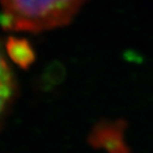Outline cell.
Listing matches in <instances>:
<instances>
[{
  "instance_id": "2",
  "label": "cell",
  "mask_w": 153,
  "mask_h": 153,
  "mask_svg": "<svg viewBox=\"0 0 153 153\" xmlns=\"http://www.w3.org/2000/svg\"><path fill=\"white\" fill-rule=\"evenodd\" d=\"M126 129L124 120H101L91 129L87 140L91 147L106 153H132L124 138Z\"/></svg>"
},
{
  "instance_id": "3",
  "label": "cell",
  "mask_w": 153,
  "mask_h": 153,
  "mask_svg": "<svg viewBox=\"0 0 153 153\" xmlns=\"http://www.w3.org/2000/svg\"><path fill=\"white\" fill-rule=\"evenodd\" d=\"M7 55L16 65L27 69L35 61V51L26 38L11 36L5 44Z\"/></svg>"
},
{
  "instance_id": "1",
  "label": "cell",
  "mask_w": 153,
  "mask_h": 153,
  "mask_svg": "<svg viewBox=\"0 0 153 153\" xmlns=\"http://www.w3.org/2000/svg\"><path fill=\"white\" fill-rule=\"evenodd\" d=\"M86 0H0L1 24L14 31L41 32L68 25Z\"/></svg>"
},
{
  "instance_id": "4",
  "label": "cell",
  "mask_w": 153,
  "mask_h": 153,
  "mask_svg": "<svg viewBox=\"0 0 153 153\" xmlns=\"http://www.w3.org/2000/svg\"><path fill=\"white\" fill-rule=\"evenodd\" d=\"M16 93V82L0 44V120Z\"/></svg>"
}]
</instances>
